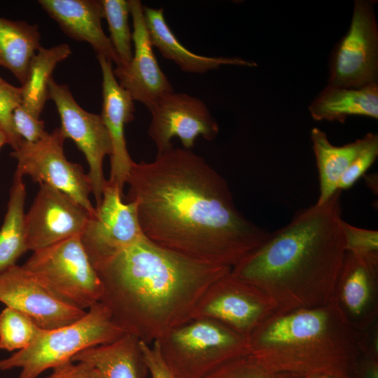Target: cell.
Masks as SVG:
<instances>
[{"label":"cell","mask_w":378,"mask_h":378,"mask_svg":"<svg viewBox=\"0 0 378 378\" xmlns=\"http://www.w3.org/2000/svg\"><path fill=\"white\" fill-rule=\"evenodd\" d=\"M126 183L144 237L182 255L232 267L270 233L237 208L226 180L184 148L134 162Z\"/></svg>","instance_id":"6da1fadb"},{"label":"cell","mask_w":378,"mask_h":378,"mask_svg":"<svg viewBox=\"0 0 378 378\" xmlns=\"http://www.w3.org/2000/svg\"><path fill=\"white\" fill-rule=\"evenodd\" d=\"M94 267L102 285L99 302L125 333L147 344L192 319L206 289L232 269L145 237Z\"/></svg>","instance_id":"7a4b0ae2"},{"label":"cell","mask_w":378,"mask_h":378,"mask_svg":"<svg viewBox=\"0 0 378 378\" xmlns=\"http://www.w3.org/2000/svg\"><path fill=\"white\" fill-rule=\"evenodd\" d=\"M341 190L299 211L231 269L261 290L276 312L326 304L334 298L346 253Z\"/></svg>","instance_id":"3957f363"},{"label":"cell","mask_w":378,"mask_h":378,"mask_svg":"<svg viewBox=\"0 0 378 378\" xmlns=\"http://www.w3.org/2000/svg\"><path fill=\"white\" fill-rule=\"evenodd\" d=\"M249 354L269 372L355 378L361 333L333 298L326 304L275 312L248 337Z\"/></svg>","instance_id":"277c9868"},{"label":"cell","mask_w":378,"mask_h":378,"mask_svg":"<svg viewBox=\"0 0 378 378\" xmlns=\"http://www.w3.org/2000/svg\"><path fill=\"white\" fill-rule=\"evenodd\" d=\"M125 334L109 310L98 302L71 323L42 329L29 346L0 359V371L19 368L18 378H37L48 369L71 361L81 351L111 343Z\"/></svg>","instance_id":"5b68a950"},{"label":"cell","mask_w":378,"mask_h":378,"mask_svg":"<svg viewBox=\"0 0 378 378\" xmlns=\"http://www.w3.org/2000/svg\"><path fill=\"white\" fill-rule=\"evenodd\" d=\"M154 342L176 378H202L250 353L247 337L204 317L192 318Z\"/></svg>","instance_id":"8992f818"},{"label":"cell","mask_w":378,"mask_h":378,"mask_svg":"<svg viewBox=\"0 0 378 378\" xmlns=\"http://www.w3.org/2000/svg\"><path fill=\"white\" fill-rule=\"evenodd\" d=\"M22 267L66 303L85 310L99 302L102 285L76 236L33 251Z\"/></svg>","instance_id":"52a82bcc"},{"label":"cell","mask_w":378,"mask_h":378,"mask_svg":"<svg viewBox=\"0 0 378 378\" xmlns=\"http://www.w3.org/2000/svg\"><path fill=\"white\" fill-rule=\"evenodd\" d=\"M65 139L57 127L38 141H24L10 153L17 160L15 174L29 176L34 182L62 192L91 214L94 206L89 197L92 192L90 180L80 164L66 159L63 148Z\"/></svg>","instance_id":"ba28073f"},{"label":"cell","mask_w":378,"mask_h":378,"mask_svg":"<svg viewBox=\"0 0 378 378\" xmlns=\"http://www.w3.org/2000/svg\"><path fill=\"white\" fill-rule=\"evenodd\" d=\"M374 1L356 0L350 27L333 53L328 85L359 88L377 83L378 27Z\"/></svg>","instance_id":"9c48e42d"},{"label":"cell","mask_w":378,"mask_h":378,"mask_svg":"<svg viewBox=\"0 0 378 378\" xmlns=\"http://www.w3.org/2000/svg\"><path fill=\"white\" fill-rule=\"evenodd\" d=\"M275 312L274 306L266 295L230 271L206 289L192 318L214 320L248 338Z\"/></svg>","instance_id":"30bf717a"},{"label":"cell","mask_w":378,"mask_h":378,"mask_svg":"<svg viewBox=\"0 0 378 378\" xmlns=\"http://www.w3.org/2000/svg\"><path fill=\"white\" fill-rule=\"evenodd\" d=\"M123 192L108 182L100 204L94 207L80 234L93 266L111 258L144 237L136 204L124 202Z\"/></svg>","instance_id":"8fae6325"},{"label":"cell","mask_w":378,"mask_h":378,"mask_svg":"<svg viewBox=\"0 0 378 378\" xmlns=\"http://www.w3.org/2000/svg\"><path fill=\"white\" fill-rule=\"evenodd\" d=\"M48 89L49 98L54 102L61 120L60 129L64 136L75 143L88 164V175L97 206L102 201L106 182L103 172L104 159L112 152L108 130L101 115L80 107L66 85L59 84L52 78Z\"/></svg>","instance_id":"7c38bea8"},{"label":"cell","mask_w":378,"mask_h":378,"mask_svg":"<svg viewBox=\"0 0 378 378\" xmlns=\"http://www.w3.org/2000/svg\"><path fill=\"white\" fill-rule=\"evenodd\" d=\"M150 112L148 134L158 154L172 148L171 141L175 136L184 148L190 150L199 136L211 141L219 132L218 125L206 104L186 93L173 91L167 94Z\"/></svg>","instance_id":"4fadbf2b"},{"label":"cell","mask_w":378,"mask_h":378,"mask_svg":"<svg viewBox=\"0 0 378 378\" xmlns=\"http://www.w3.org/2000/svg\"><path fill=\"white\" fill-rule=\"evenodd\" d=\"M24 215L28 251H36L80 236L90 213L62 192L46 184Z\"/></svg>","instance_id":"5bb4252c"},{"label":"cell","mask_w":378,"mask_h":378,"mask_svg":"<svg viewBox=\"0 0 378 378\" xmlns=\"http://www.w3.org/2000/svg\"><path fill=\"white\" fill-rule=\"evenodd\" d=\"M0 302L28 315L45 330L71 323L86 313L57 298L17 265L0 272Z\"/></svg>","instance_id":"9a60e30c"},{"label":"cell","mask_w":378,"mask_h":378,"mask_svg":"<svg viewBox=\"0 0 378 378\" xmlns=\"http://www.w3.org/2000/svg\"><path fill=\"white\" fill-rule=\"evenodd\" d=\"M129 1L133 21V57L127 68L115 69L113 74L119 85L130 93L133 100L140 102L150 111L163 96L174 89L154 54L142 4L139 0Z\"/></svg>","instance_id":"2e32d148"},{"label":"cell","mask_w":378,"mask_h":378,"mask_svg":"<svg viewBox=\"0 0 378 378\" xmlns=\"http://www.w3.org/2000/svg\"><path fill=\"white\" fill-rule=\"evenodd\" d=\"M378 262L346 251L334 299L351 326L360 332L375 323L377 316Z\"/></svg>","instance_id":"e0dca14e"},{"label":"cell","mask_w":378,"mask_h":378,"mask_svg":"<svg viewBox=\"0 0 378 378\" xmlns=\"http://www.w3.org/2000/svg\"><path fill=\"white\" fill-rule=\"evenodd\" d=\"M102 74V118L109 134L112 152L108 182L123 192L129 173L134 164L125 138V125L134 120V104L130 93L118 83L112 62L97 55Z\"/></svg>","instance_id":"ac0fdd59"},{"label":"cell","mask_w":378,"mask_h":378,"mask_svg":"<svg viewBox=\"0 0 378 378\" xmlns=\"http://www.w3.org/2000/svg\"><path fill=\"white\" fill-rule=\"evenodd\" d=\"M41 8L57 22L69 37L87 42L97 55L114 62L116 68L120 60L109 38L102 27L104 8L99 0H39Z\"/></svg>","instance_id":"d6986e66"},{"label":"cell","mask_w":378,"mask_h":378,"mask_svg":"<svg viewBox=\"0 0 378 378\" xmlns=\"http://www.w3.org/2000/svg\"><path fill=\"white\" fill-rule=\"evenodd\" d=\"M144 17L153 46L164 57L173 61L183 71L204 74L222 65L256 66L253 61L238 57H208L190 51L177 39L164 16L163 8L143 6Z\"/></svg>","instance_id":"ffe728a7"},{"label":"cell","mask_w":378,"mask_h":378,"mask_svg":"<svg viewBox=\"0 0 378 378\" xmlns=\"http://www.w3.org/2000/svg\"><path fill=\"white\" fill-rule=\"evenodd\" d=\"M71 361L90 364L104 378H146L148 374L141 341L127 333L111 343L81 351Z\"/></svg>","instance_id":"44dd1931"},{"label":"cell","mask_w":378,"mask_h":378,"mask_svg":"<svg viewBox=\"0 0 378 378\" xmlns=\"http://www.w3.org/2000/svg\"><path fill=\"white\" fill-rule=\"evenodd\" d=\"M316 121L344 122L351 115L378 118V83L359 88L328 85L309 106Z\"/></svg>","instance_id":"7402d4cb"},{"label":"cell","mask_w":378,"mask_h":378,"mask_svg":"<svg viewBox=\"0 0 378 378\" xmlns=\"http://www.w3.org/2000/svg\"><path fill=\"white\" fill-rule=\"evenodd\" d=\"M311 140L318 174L319 195L316 204L327 202L338 190V183L348 167L365 146L368 133L361 139L342 146H333L326 134L314 127Z\"/></svg>","instance_id":"603a6c76"},{"label":"cell","mask_w":378,"mask_h":378,"mask_svg":"<svg viewBox=\"0 0 378 378\" xmlns=\"http://www.w3.org/2000/svg\"><path fill=\"white\" fill-rule=\"evenodd\" d=\"M37 24L0 18V66L9 71L22 85L29 64L41 47Z\"/></svg>","instance_id":"cb8c5ba5"},{"label":"cell","mask_w":378,"mask_h":378,"mask_svg":"<svg viewBox=\"0 0 378 378\" xmlns=\"http://www.w3.org/2000/svg\"><path fill=\"white\" fill-rule=\"evenodd\" d=\"M71 54L70 46L61 43L51 48L41 47L32 58L26 80L22 85V106L38 118L49 98L48 84L58 63Z\"/></svg>","instance_id":"d4e9b609"},{"label":"cell","mask_w":378,"mask_h":378,"mask_svg":"<svg viewBox=\"0 0 378 378\" xmlns=\"http://www.w3.org/2000/svg\"><path fill=\"white\" fill-rule=\"evenodd\" d=\"M26 186L14 174L7 209L0 228V272L15 265L28 251L24 229Z\"/></svg>","instance_id":"484cf974"},{"label":"cell","mask_w":378,"mask_h":378,"mask_svg":"<svg viewBox=\"0 0 378 378\" xmlns=\"http://www.w3.org/2000/svg\"><path fill=\"white\" fill-rule=\"evenodd\" d=\"M102 3L110 33L108 38L120 60V66L115 69H126L133 57L130 1L102 0Z\"/></svg>","instance_id":"4316f807"},{"label":"cell","mask_w":378,"mask_h":378,"mask_svg":"<svg viewBox=\"0 0 378 378\" xmlns=\"http://www.w3.org/2000/svg\"><path fill=\"white\" fill-rule=\"evenodd\" d=\"M41 330L28 315L6 307L0 314V349L12 351L25 349Z\"/></svg>","instance_id":"83f0119b"},{"label":"cell","mask_w":378,"mask_h":378,"mask_svg":"<svg viewBox=\"0 0 378 378\" xmlns=\"http://www.w3.org/2000/svg\"><path fill=\"white\" fill-rule=\"evenodd\" d=\"M21 104V87L12 85L0 76V130L7 136L13 150L24 141L17 133L13 120V111Z\"/></svg>","instance_id":"f1b7e54d"},{"label":"cell","mask_w":378,"mask_h":378,"mask_svg":"<svg viewBox=\"0 0 378 378\" xmlns=\"http://www.w3.org/2000/svg\"><path fill=\"white\" fill-rule=\"evenodd\" d=\"M346 251L362 258L378 262V232L358 227L342 220Z\"/></svg>","instance_id":"f546056e"},{"label":"cell","mask_w":378,"mask_h":378,"mask_svg":"<svg viewBox=\"0 0 378 378\" xmlns=\"http://www.w3.org/2000/svg\"><path fill=\"white\" fill-rule=\"evenodd\" d=\"M272 374L248 354L219 365L202 378H270Z\"/></svg>","instance_id":"4dcf8cb0"},{"label":"cell","mask_w":378,"mask_h":378,"mask_svg":"<svg viewBox=\"0 0 378 378\" xmlns=\"http://www.w3.org/2000/svg\"><path fill=\"white\" fill-rule=\"evenodd\" d=\"M377 156L378 135L369 132L365 146L342 176L338 183V190L342 191L351 188L375 162Z\"/></svg>","instance_id":"1f68e13d"},{"label":"cell","mask_w":378,"mask_h":378,"mask_svg":"<svg viewBox=\"0 0 378 378\" xmlns=\"http://www.w3.org/2000/svg\"><path fill=\"white\" fill-rule=\"evenodd\" d=\"M13 120L17 133L26 142L38 141L48 134L44 122L29 113L22 105L13 111Z\"/></svg>","instance_id":"d6a6232c"},{"label":"cell","mask_w":378,"mask_h":378,"mask_svg":"<svg viewBox=\"0 0 378 378\" xmlns=\"http://www.w3.org/2000/svg\"><path fill=\"white\" fill-rule=\"evenodd\" d=\"M141 347L151 378H176L163 360L158 345L141 341Z\"/></svg>","instance_id":"836d02e7"},{"label":"cell","mask_w":378,"mask_h":378,"mask_svg":"<svg viewBox=\"0 0 378 378\" xmlns=\"http://www.w3.org/2000/svg\"><path fill=\"white\" fill-rule=\"evenodd\" d=\"M52 370L46 378H104L95 368L82 361H69Z\"/></svg>","instance_id":"e575fe53"},{"label":"cell","mask_w":378,"mask_h":378,"mask_svg":"<svg viewBox=\"0 0 378 378\" xmlns=\"http://www.w3.org/2000/svg\"><path fill=\"white\" fill-rule=\"evenodd\" d=\"M355 378H378V356L362 353L356 366Z\"/></svg>","instance_id":"d590c367"},{"label":"cell","mask_w":378,"mask_h":378,"mask_svg":"<svg viewBox=\"0 0 378 378\" xmlns=\"http://www.w3.org/2000/svg\"><path fill=\"white\" fill-rule=\"evenodd\" d=\"M270 378H305V377L298 375V374H293V373L279 372V373L272 374Z\"/></svg>","instance_id":"8d00e7d4"},{"label":"cell","mask_w":378,"mask_h":378,"mask_svg":"<svg viewBox=\"0 0 378 378\" xmlns=\"http://www.w3.org/2000/svg\"><path fill=\"white\" fill-rule=\"evenodd\" d=\"M5 144H8V140L6 134L0 130V150Z\"/></svg>","instance_id":"74e56055"},{"label":"cell","mask_w":378,"mask_h":378,"mask_svg":"<svg viewBox=\"0 0 378 378\" xmlns=\"http://www.w3.org/2000/svg\"><path fill=\"white\" fill-rule=\"evenodd\" d=\"M305 378H337V377L330 376V375H326V374H316V375H313V376L305 377Z\"/></svg>","instance_id":"f35d334b"}]
</instances>
